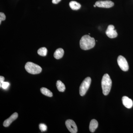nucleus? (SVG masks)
<instances>
[{"label":"nucleus","mask_w":133,"mask_h":133,"mask_svg":"<svg viewBox=\"0 0 133 133\" xmlns=\"http://www.w3.org/2000/svg\"><path fill=\"white\" fill-rule=\"evenodd\" d=\"M95 44L94 38L88 35L83 36L79 42L80 48L85 50L92 49L95 46Z\"/></svg>","instance_id":"nucleus-1"},{"label":"nucleus","mask_w":133,"mask_h":133,"mask_svg":"<svg viewBox=\"0 0 133 133\" xmlns=\"http://www.w3.org/2000/svg\"><path fill=\"white\" fill-rule=\"evenodd\" d=\"M101 86L102 92L104 95H108L111 90L112 86V80L108 74H105L102 77Z\"/></svg>","instance_id":"nucleus-2"},{"label":"nucleus","mask_w":133,"mask_h":133,"mask_svg":"<svg viewBox=\"0 0 133 133\" xmlns=\"http://www.w3.org/2000/svg\"><path fill=\"white\" fill-rule=\"evenodd\" d=\"M26 71L32 74H38L42 71V68L38 65L31 62L26 63L25 65Z\"/></svg>","instance_id":"nucleus-3"},{"label":"nucleus","mask_w":133,"mask_h":133,"mask_svg":"<svg viewBox=\"0 0 133 133\" xmlns=\"http://www.w3.org/2000/svg\"><path fill=\"white\" fill-rule=\"evenodd\" d=\"M91 81V78L87 77L81 83L79 89V94L81 96H83L85 95L90 86Z\"/></svg>","instance_id":"nucleus-4"},{"label":"nucleus","mask_w":133,"mask_h":133,"mask_svg":"<svg viewBox=\"0 0 133 133\" xmlns=\"http://www.w3.org/2000/svg\"><path fill=\"white\" fill-rule=\"evenodd\" d=\"M117 62L119 66L122 71H128V63L125 57L122 56H119L117 59Z\"/></svg>","instance_id":"nucleus-5"},{"label":"nucleus","mask_w":133,"mask_h":133,"mask_svg":"<svg viewBox=\"0 0 133 133\" xmlns=\"http://www.w3.org/2000/svg\"><path fill=\"white\" fill-rule=\"evenodd\" d=\"M65 124L66 128L71 133H77V127L74 121L72 120L68 119L65 121Z\"/></svg>","instance_id":"nucleus-6"},{"label":"nucleus","mask_w":133,"mask_h":133,"mask_svg":"<svg viewBox=\"0 0 133 133\" xmlns=\"http://www.w3.org/2000/svg\"><path fill=\"white\" fill-rule=\"evenodd\" d=\"M95 5L98 7L108 8L113 6L114 3L110 1H99L96 2Z\"/></svg>","instance_id":"nucleus-7"},{"label":"nucleus","mask_w":133,"mask_h":133,"mask_svg":"<svg viewBox=\"0 0 133 133\" xmlns=\"http://www.w3.org/2000/svg\"><path fill=\"white\" fill-rule=\"evenodd\" d=\"M105 33L107 36L110 38H115L118 36L116 30H115V27L112 25L108 26Z\"/></svg>","instance_id":"nucleus-8"},{"label":"nucleus","mask_w":133,"mask_h":133,"mask_svg":"<svg viewBox=\"0 0 133 133\" xmlns=\"http://www.w3.org/2000/svg\"><path fill=\"white\" fill-rule=\"evenodd\" d=\"M18 116V114L17 112H15L9 118L7 119L4 121L3 123V125L5 127H9L13 122L15 120Z\"/></svg>","instance_id":"nucleus-9"},{"label":"nucleus","mask_w":133,"mask_h":133,"mask_svg":"<svg viewBox=\"0 0 133 133\" xmlns=\"http://www.w3.org/2000/svg\"><path fill=\"white\" fill-rule=\"evenodd\" d=\"M122 102L124 106L128 109L131 108L133 107L132 100L127 96L122 97Z\"/></svg>","instance_id":"nucleus-10"},{"label":"nucleus","mask_w":133,"mask_h":133,"mask_svg":"<svg viewBox=\"0 0 133 133\" xmlns=\"http://www.w3.org/2000/svg\"><path fill=\"white\" fill-rule=\"evenodd\" d=\"M98 121L95 119L92 120L90 122L89 129L91 132H94L98 127Z\"/></svg>","instance_id":"nucleus-11"},{"label":"nucleus","mask_w":133,"mask_h":133,"mask_svg":"<svg viewBox=\"0 0 133 133\" xmlns=\"http://www.w3.org/2000/svg\"><path fill=\"white\" fill-rule=\"evenodd\" d=\"M64 54V50L62 48H59L56 50L54 54V57L56 59L62 58Z\"/></svg>","instance_id":"nucleus-12"},{"label":"nucleus","mask_w":133,"mask_h":133,"mask_svg":"<svg viewBox=\"0 0 133 133\" xmlns=\"http://www.w3.org/2000/svg\"><path fill=\"white\" fill-rule=\"evenodd\" d=\"M69 6L72 9L77 10L81 7V5L78 3L74 1H72L69 3Z\"/></svg>","instance_id":"nucleus-13"},{"label":"nucleus","mask_w":133,"mask_h":133,"mask_svg":"<svg viewBox=\"0 0 133 133\" xmlns=\"http://www.w3.org/2000/svg\"><path fill=\"white\" fill-rule=\"evenodd\" d=\"M56 86L58 90L61 92H63L65 90V87L64 84L60 80L57 81Z\"/></svg>","instance_id":"nucleus-14"},{"label":"nucleus","mask_w":133,"mask_h":133,"mask_svg":"<svg viewBox=\"0 0 133 133\" xmlns=\"http://www.w3.org/2000/svg\"><path fill=\"white\" fill-rule=\"evenodd\" d=\"M41 91L43 94L47 97H52V92L47 88L42 87L41 89Z\"/></svg>","instance_id":"nucleus-15"},{"label":"nucleus","mask_w":133,"mask_h":133,"mask_svg":"<svg viewBox=\"0 0 133 133\" xmlns=\"http://www.w3.org/2000/svg\"><path fill=\"white\" fill-rule=\"evenodd\" d=\"M47 52H48L47 49L46 48L43 47V48H42L39 49L38 50L37 53H38V55H40V56L44 57L47 55Z\"/></svg>","instance_id":"nucleus-16"},{"label":"nucleus","mask_w":133,"mask_h":133,"mask_svg":"<svg viewBox=\"0 0 133 133\" xmlns=\"http://www.w3.org/2000/svg\"><path fill=\"white\" fill-rule=\"evenodd\" d=\"M39 129L42 132H44L47 131V127L45 124H41L39 125Z\"/></svg>","instance_id":"nucleus-17"},{"label":"nucleus","mask_w":133,"mask_h":133,"mask_svg":"<svg viewBox=\"0 0 133 133\" xmlns=\"http://www.w3.org/2000/svg\"><path fill=\"white\" fill-rule=\"evenodd\" d=\"M9 83L8 82H5L4 81L3 83H2V84L1 87L3 89H4V90H6V89H7L8 87H9Z\"/></svg>","instance_id":"nucleus-18"},{"label":"nucleus","mask_w":133,"mask_h":133,"mask_svg":"<svg viewBox=\"0 0 133 133\" xmlns=\"http://www.w3.org/2000/svg\"><path fill=\"white\" fill-rule=\"evenodd\" d=\"M6 19V16L5 14H3L2 12L0 13V24L1 23V22L2 21H5Z\"/></svg>","instance_id":"nucleus-19"},{"label":"nucleus","mask_w":133,"mask_h":133,"mask_svg":"<svg viewBox=\"0 0 133 133\" xmlns=\"http://www.w3.org/2000/svg\"><path fill=\"white\" fill-rule=\"evenodd\" d=\"M5 80V78L3 76H0V87H1L2 84Z\"/></svg>","instance_id":"nucleus-20"},{"label":"nucleus","mask_w":133,"mask_h":133,"mask_svg":"<svg viewBox=\"0 0 133 133\" xmlns=\"http://www.w3.org/2000/svg\"><path fill=\"white\" fill-rule=\"evenodd\" d=\"M61 0H52V3L54 4H57Z\"/></svg>","instance_id":"nucleus-21"},{"label":"nucleus","mask_w":133,"mask_h":133,"mask_svg":"<svg viewBox=\"0 0 133 133\" xmlns=\"http://www.w3.org/2000/svg\"><path fill=\"white\" fill-rule=\"evenodd\" d=\"M94 7H96L97 6H96V5H94Z\"/></svg>","instance_id":"nucleus-22"}]
</instances>
